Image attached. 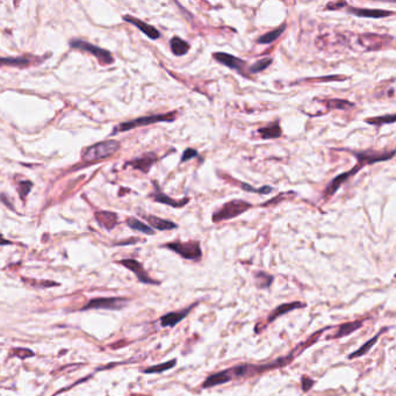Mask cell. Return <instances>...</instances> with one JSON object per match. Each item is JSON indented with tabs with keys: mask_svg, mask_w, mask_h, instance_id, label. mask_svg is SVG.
<instances>
[{
	"mask_svg": "<svg viewBox=\"0 0 396 396\" xmlns=\"http://www.w3.org/2000/svg\"><path fill=\"white\" fill-rule=\"evenodd\" d=\"M178 113L173 112H168L166 114H153V115H146V116H141L137 117V119L127 121V122L120 123L119 126H116L114 128V130L112 131V135H116L119 133H124V131H129L133 130L135 128L138 127H144V126H150V124H155L159 122H173V121L177 119Z\"/></svg>",
	"mask_w": 396,
	"mask_h": 396,
	"instance_id": "cell-1",
	"label": "cell"
},
{
	"mask_svg": "<svg viewBox=\"0 0 396 396\" xmlns=\"http://www.w3.org/2000/svg\"><path fill=\"white\" fill-rule=\"evenodd\" d=\"M254 207V205L248 201L242 199H233L227 201L221 208H219L218 211L213 213L212 220L214 223H220L223 221H228V220H233L235 218H238L242 214H244L245 212Z\"/></svg>",
	"mask_w": 396,
	"mask_h": 396,
	"instance_id": "cell-2",
	"label": "cell"
},
{
	"mask_svg": "<svg viewBox=\"0 0 396 396\" xmlns=\"http://www.w3.org/2000/svg\"><path fill=\"white\" fill-rule=\"evenodd\" d=\"M120 149V142L115 140H108L99 142L97 144L91 145L82 152V159L85 162H98L105 159L109 156H113Z\"/></svg>",
	"mask_w": 396,
	"mask_h": 396,
	"instance_id": "cell-3",
	"label": "cell"
},
{
	"mask_svg": "<svg viewBox=\"0 0 396 396\" xmlns=\"http://www.w3.org/2000/svg\"><path fill=\"white\" fill-rule=\"evenodd\" d=\"M339 150V151H346L349 153H352L355 158H357L358 163H360L361 165H373L376 163L381 162H387V160H390L391 158H394L395 156V150H390V151H376V150L373 149H367V150H352V149H336Z\"/></svg>",
	"mask_w": 396,
	"mask_h": 396,
	"instance_id": "cell-4",
	"label": "cell"
},
{
	"mask_svg": "<svg viewBox=\"0 0 396 396\" xmlns=\"http://www.w3.org/2000/svg\"><path fill=\"white\" fill-rule=\"evenodd\" d=\"M163 248H166L168 250L173 251L181 257V258L187 260H194L197 262L203 258V250H201L200 243L197 241H188V242H170L163 245Z\"/></svg>",
	"mask_w": 396,
	"mask_h": 396,
	"instance_id": "cell-5",
	"label": "cell"
},
{
	"mask_svg": "<svg viewBox=\"0 0 396 396\" xmlns=\"http://www.w3.org/2000/svg\"><path fill=\"white\" fill-rule=\"evenodd\" d=\"M128 302H129V299L119 298V296H113V298H95L90 300L85 306L80 308V311L91 309L121 310L127 306Z\"/></svg>",
	"mask_w": 396,
	"mask_h": 396,
	"instance_id": "cell-6",
	"label": "cell"
},
{
	"mask_svg": "<svg viewBox=\"0 0 396 396\" xmlns=\"http://www.w3.org/2000/svg\"><path fill=\"white\" fill-rule=\"evenodd\" d=\"M70 46L71 48H73V49L82 50L85 51V53L92 54L102 65L112 64L113 62H114V58H113L112 54L109 53V51L101 49V48L94 46L92 43L83 41V40H72L70 42Z\"/></svg>",
	"mask_w": 396,
	"mask_h": 396,
	"instance_id": "cell-7",
	"label": "cell"
},
{
	"mask_svg": "<svg viewBox=\"0 0 396 396\" xmlns=\"http://www.w3.org/2000/svg\"><path fill=\"white\" fill-rule=\"evenodd\" d=\"M361 168H364V165H361L360 163H357L354 165V167L351 168L350 171L343 172V173H340V174L337 175V177L333 178L332 180L329 182L328 186L325 187V189L323 192V199H329V197L333 196V194H335L337 190H338L340 187L343 186V184H345V182L349 180L350 178L354 177V175L357 174L358 172L361 170Z\"/></svg>",
	"mask_w": 396,
	"mask_h": 396,
	"instance_id": "cell-8",
	"label": "cell"
},
{
	"mask_svg": "<svg viewBox=\"0 0 396 396\" xmlns=\"http://www.w3.org/2000/svg\"><path fill=\"white\" fill-rule=\"evenodd\" d=\"M213 58L219 63H221L225 65V67L232 69L237 72H240L242 76L248 77L247 71H245V68H247V62L244 60H242L240 57L234 56L232 54L228 53H214L213 54Z\"/></svg>",
	"mask_w": 396,
	"mask_h": 396,
	"instance_id": "cell-9",
	"label": "cell"
},
{
	"mask_svg": "<svg viewBox=\"0 0 396 396\" xmlns=\"http://www.w3.org/2000/svg\"><path fill=\"white\" fill-rule=\"evenodd\" d=\"M152 185H153V190L149 194V197H151V199L153 201H156V203L167 205V206L173 207V208H182L189 203V197H185V199H180V200H175V199H172V197L166 195V194H165L163 190L160 189L159 184L156 180L152 181Z\"/></svg>",
	"mask_w": 396,
	"mask_h": 396,
	"instance_id": "cell-10",
	"label": "cell"
},
{
	"mask_svg": "<svg viewBox=\"0 0 396 396\" xmlns=\"http://www.w3.org/2000/svg\"><path fill=\"white\" fill-rule=\"evenodd\" d=\"M121 265L126 267L131 272L135 273V276L137 277V279L142 284H148V285H159L160 282L157 280H153L152 278H150V276L146 272L144 267H143L142 264L140 262H137L136 259H122L117 262Z\"/></svg>",
	"mask_w": 396,
	"mask_h": 396,
	"instance_id": "cell-11",
	"label": "cell"
},
{
	"mask_svg": "<svg viewBox=\"0 0 396 396\" xmlns=\"http://www.w3.org/2000/svg\"><path fill=\"white\" fill-rule=\"evenodd\" d=\"M346 12L354 17L359 18H369V19H382V18L394 16V12L380 9H361V7L346 6Z\"/></svg>",
	"mask_w": 396,
	"mask_h": 396,
	"instance_id": "cell-12",
	"label": "cell"
},
{
	"mask_svg": "<svg viewBox=\"0 0 396 396\" xmlns=\"http://www.w3.org/2000/svg\"><path fill=\"white\" fill-rule=\"evenodd\" d=\"M199 302H195L193 304V306H189L185 308V309L182 310H179V311H171V313H167L163 315L162 317H160V325L163 326V328H173V326L177 325L178 323H180V322L188 316V314L192 311V309L194 307H196Z\"/></svg>",
	"mask_w": 396,
	"mask_h": 396,
	"instance_id": "cell-13",
	"label": "cell"
},
{
	"mask_svg": "<svg viewBox=\"0 0 396 396\" xmlns=\"http://www.w3.org/2000/svg\"><path fill=\"white\" fill-rule=\"evenodd\" d=\"M158 160V156L155 152H146L141 157H137L130 162H128L127 165H130L131 167L135 170H138L143 172V173H148L150 168L152 167V165Z\"/></svg>",
	"mask_w": 396,
	"mask_h": 396,
	"instance_id": "cell-14",
	"label": "cell"
},
{
	"mask_svg": "<svg viewBox=\"0 0 396 396\" xmlns=\"http://www.w3.org/2000/svg\"><path fill=\"white\" fill-rule=\"evenodd\" d=\"M123 20L127 21V23L131 24V25L136 26V28L140 29L143 34H145L150 40H158L160 38V35H162L160 34V32L156 27H153V26L146 24V23H144V21H142L141 19H137V18H135V17L124 16Z\"/></svg>",
	"mask_w": 396,
	"mask_h": 396,
	"instance_id": "cell-15",
	"label": "cell"
},
{
	"mask_svg": "<svg viewBox=\"0 0 396 396\" xmlns=\"http://www.w3.org/2000/svg\"><path fill=\"white\" fill-rule=\"evenodd\" d=\"M142 218L149 223V227L151 229L159 230V232H167V230H173L178 228L177 223L170 221V220H165L162 218L155 215H148V214H141Z\"/></svg>",
	"mask_w": 396,
	"mask_h": 396,
	"instance_id": "cell-16",
	"label": "cell"
},
{
	"mask_svg": "<svg viewBox=\"0 0 396 396\" xmlns=\"http://www.w3.org/2000/svg\"><path fill=\"white\" fill-rule=\"evenodd\" d=\"M257 134L262 140H277L282 136V129L279 120H274L272 122L266 124L265 127H260L257 129Z\"/></svg>",
	"mask_w": 396,
	"mask_h": 396,
	"instance_id": "cell-17",
	"label": "cell"
},
{
	"mask_svg": "<svg viewBox=\"0 0 396 396\" xmlns=\"http://www.w3.org/2000/svg\"><path fill=\"white\" fill-rule=\"evenodd\" d=\"M304 307H306V303L300 302V301H294V302H291V303L280 304L279 307H277L276 309H273L272 313L269 315V317H267L266 325H269L270 323H272L273 321H276L278 317L282 316V315L288 314L289 311H293V310H295V309H300V308H304Z\"/></svg>",
	"mask_w": 396,
	"mask_h": 396,
	"instance_id": "cell-18",
	"label": "cell"
},
{
	"mask_svg": "<svg viewBox=\"0 0 396 396\" xmlns=\"http://www.w3.org/2000/svg\"><path fill=\"white\" fill-rule=\"evenodd\" d=\"M365 323V320H357V321H352V322H347V323H344L342 324L337 330L335 335L331 336V338L333 339H339V338H343V337H346L351 335V333H353L354 331H357L358 329H360L362 325Z\"/></svg>",
	"mask_w": 396,
	"mask_h": 396,
	"instance_id": "cell-19",
	"label": "cell"
},
{
	"mask_svg": "<svg viewBox=\"0 0 396 396\" xmlns=\"http://www.w3.org/2000/svg\"><path fill=\"white\" fill-rule=\"evenodd\" d=\"M94 218L97 220L99 225L104 227L105 229L112 230L117 226V215L112 212H97L94 214Z\"/></svg>",
	"mask_w": 396,
	"mask_h": 396,
	"instance_id": "cell-20",
	"label": "cell"
},
{
	"mask_svg": "<svg viewBox=\"0 0 396 396\" xmlns=\"http://www.w3.org/2000/svg\"><path fill=\"white\" fill-rule=\"evenodd\" d=\"M170 48L172 54H173L174 56L180 57V56H185L186 54H188V51L190 50V45L187 41H185L184 39L179 38V36L175 35L170 40Z\"/></svg>",
	"mask_w": 396,
	"mask_h": 396,
	"instance_id": "cell-21",
	"label": "cell"
},
{
	"mask_svg": "<svg viewBox=\"0 0 396 396\" xmlns=\"http://www.w3.org/2000/svg\"><path fill=\"white\" fill-rule=\"evenodd\" d=\"M286 28H287V24L286 23L280 25L279 27L274 28L273 31H270V32H267L266 34H263L262 36H259V38L257 39V43H258V45H271V43L276 42L277 40L279 39L282 34H284Z\"/></svg>",
	"mask_w": 396,
	"mask_h": 396,
	"instance_id": "cell-22",
	"label": "cell"
},
{
	"mask_svg": "<svg viewBox=\"0 0 396 396\" xmlns=\"http://www.w3.org/2000/svg\"><path fill=\"white\" fill-rule=\"evenodd\" d=\"M230 381V377L228 374H227L226 369L225 371H220L218 373L211 374L210 376H207V379L205 380V382L203 383L204 389H207V388H212L215 386H219V384L227 383Z\"/></svg>",
	"mask_w": 396,
	"mask_h": 396,
	"instance_id": "cell-23",
	"label": "cell"
},
{
	"mask_svg": "<svg viewBox=\"0 0 396 396\" xmlns=\"http://www.w3.org/2000/svg\"><path fill=\"white\" fill-rule=\"evenodd\" d=\"M387 330V328H382L380 330L379 332L376 333L375 336H373L371 339H368L367 342H366L364 345H362L361 347H359V349L357 350V351H354V352H352L351 354H349L347 355V359H354V358H359V357H361V355H364V354H366L367 353V352L372 349V347L375 345V343L377 342V339H379V337H380V335H382V333L386 331Z\"/></svg>",
	"mask_w": 396,
	"mask_h": 396,
	"instance_id": "cell-24",
	"label": "cell"
},
{
	"mask_svg": "<svg viewBox=\"0 0 396 396\" xmlns=\"http://www.w3.org/2000/svg\"><path fill=\"white\" fill-rule=\"evenodd\" d=\"M31 64V61L25 57H0V67L25 68Z\"/></svg>",
	"mask_w": 396,
	"mask_h": 396,
	"instance_id": "cell-25",
	"label": "cell"
},
{
	"mask_svg": "<svg viewBox=\"0 0 396 396\" xmlns=\"http://www.w3.org/2000/svg\"><path fill=\"white\" fill-rule=\"evenodd\" d=\"M127 226L129 227L130 229L136 230V232H140L142 234H145V235L155 234L153 229L150 228L148 225H145L144 222L140 221V220L136 219V218H128L127 219Z\"/></svg>",
	"mask_w": 396,
	"mask_h": 396,
	"instance_id": "cell-26",
	"label": "cell"
},
{
	"mask_svg": "<svg viewBox=\"0 0 396 396\" xmlns=\"http://www.w3.org/2000/svg\"><path fill=\"white\" fill-rule=\"evenodd\" d=\"M175 365H177V359H172V360H168V361H166V362H162V364L153 365V366H149V367H146V368H144V369H142V372H143V373H146V374L162 373V372L168 371V369L173 368Z\"/></svg>",
	"mask_w": 396,
	"mask_h": 396,
	"instance_id": "cell-27",
	"label": "cell"
},
{
	"mask_svg": "<svg viewBox=\"0 0 396 396\" xmlns=\"http://www.w3.org/2000/svg\"><path fill=\"white\" fill-rule=\"evenodd\" d=\"M255 279L257 287L260 289H265L272 285L274 278L271 274L264 272V271H258V272L255 273Z\"/></svg>",
	"mask_w": 396,
	"mask_h": 396,
	"instance_id": "cell-28",
	"label": "cell"
},
{
	"mask_svg": "<svg viewBox=\"0 0 396 396\" xmlns=\"http://www.w3.org/2000/svg\"><path fill=\"white\" fill-rule=\"evenodd\" d=\"M236 184L240 185V188H242L248 193H259V194H262V195H267V194L273 192V187L269 186V185H264V186L260 187V188H255V187L252 185L247 184V182H243V181H237Z\"/></svg>",
	"mask_w": 396,
	"mask_h": 396,
	"instance_id": "cell-29",
	"label": "cell"
},
{
	"mask_svg": "<svg viewBox=\"0 0 396 396\" xmlns=\"http://www.w3.org/2000/svg\"><path fill=\"white\" fill-rule=\"evenodd\" d=\"M396 120L395 114H387L382 116H374V117H367L365 119V122L368 124H373V126H383V124H393Z\"/></svg>",
	"mask_w": 396,
	"mask_h": 396,
	"instance_id": "cell-30",
	"label": "cell"
},
{
	"mask_svg": "<svg viewBox=\"0 0 396 396\" xmlns=\"http://www.w3.org/2000/svg\"><path fill=\"white\" fill-rule=\"evenodd\" d=\"M272 62H273V58H271V57L260 58V60L255 62L254 64L249 67L248 71L250 73H254V75H257V73L266 70V69L269 68L271 64H272Z\"/></svg>",
	"mask_w": 396,
	"mask_h": 396,
	"instance_id": "cell-31",
	"label": "cell"
},
{
	"mask_svg": "<svg viewBox=\"0 0 396 396\" xmlns=\"http://www.w3.org/2000/svg\"><path fill=\"white\" fill-rule=\"evenodd\" d=\"M328 108L331 111V109H342V111H346L351 107H354V104L351 101L344 100V99H331V100H328L325 102Z\"/></svg>",
	"mask_w": 396,
	"mask_h": 396,
	"instance_id": "cell-32",
	"label": "cell"
},
{
	"mask_svg": "<svg viewBox=\"0 0 396 396\" xmlns=\"http://www.w3.org/2000/svg\"><path fill=\"white\" fill-rule=\"evenodd\" d=\"M34 354L35 353L32 350L25 349V347H20V349L18 347V349H14L12 353H11V355H14V357H18L20 359H27L29 357H33Z\"/></svg>",
	"mask_w": 396,
	"mask_h": 396,
	"instance_id": "cell-33",
	"label": "cell"
},
{
	"mask_svg": "<svg viewBox=\"0 0 396 396\" xmlns=\"http://www.w3.org/2000/svg\"><path fill=\"white\" fill-rule=\"evenodd\" d=\"M197 156H199V152H197V150L193 149V148H187V149H185V151L182 152V156H181V158H180V163L188 162V160H190V159L196 158Z\"/></svg>",
	"mask_w": 396,
	"mask_h": 396,
	"instance_id": "cell-34",
	"label": "cell"
},
{
	"mask_svg": "<svg viewBox=\"0 0 396 396\" xmlns=\"http://www.w3.org/2000/svg\"><path fill=\"white\" fill-rule=\"evenodd\" d=\"M32 187H33L32 181L24 180V181H21V182H20L19 187H18V189H19V194H20L21 199L25 200V197L27 196V194H28L29 192H31Z\"/></svg>",
	"mask_w": 396,
	"mask_h": 396,
	"instance_id": "cell-35",
	"label": "cell"
},
{
	"mask_svg": "<svg viewBox=\"0 0 396 396\" xmlns=\"http://www.w3.org/2000/svg\"><path fill=\"white\" fill-rule=\"evenodd\" d=\"M301 383H302V390L308 391L310 389V388H313V386L315 384V381L313 379H310V377H308L307 375H303L301 377Z\"/></svg>",
	"mask_w": 396,
	"mask_h": 396,
	"instance_id": "cell-36",
	"label": "cell"
},
{
	"mask_svg": "<svg viewBox=\"0 0 396 396\" xmlns=\"http://www.w3.org/2000/svg\"><path fill=\"white\" fill-rule=\"evenodd\" d=\"M346 6H347V3H345V2L329 3V4H326L325 10H326V11H337V10H340V9H342V7H346Z\"/></svg>",
	"mask_w": 396,
	"mask_h": 396,
	"instance_id": "cell-37",
	"label": "cell"
},
{
	"mask_svg": "<svg viewBox=\"0 0 396 396\" xmlns=\"http://www.w3.org/2000/svg\"><path fill=\"white\" fill-rule=\"evenodd\" d=\"M292 192H286V193H280L279 195H278L277 197H273V199H271L270 201H267V203H264V204H262L260 205V207H267V206H271V204H278L280 201V199H282V197H284V199H286V196L288 195V194H291Z\"/></svg>",
	"mask_w": 396,
	"mask_h": 396,
	"instance_id": "cell-38",
	"label": "cell"
},
{
	"mask_svg": "<svg viewBox=\"0 0 396 396\" xmlns=\"http://www.w3.org/2000/svg\"><path fill=\"white\" fill-rule=\"evenodd\" d=\"M10 244H12V242L6 240L3 235H0V245H10Z\"/></svg>",
	"mask_w": 396,
	"mask_h": 396,
	"instance_id": "cell-39",
	"label": "cell"
}]
</instances>
